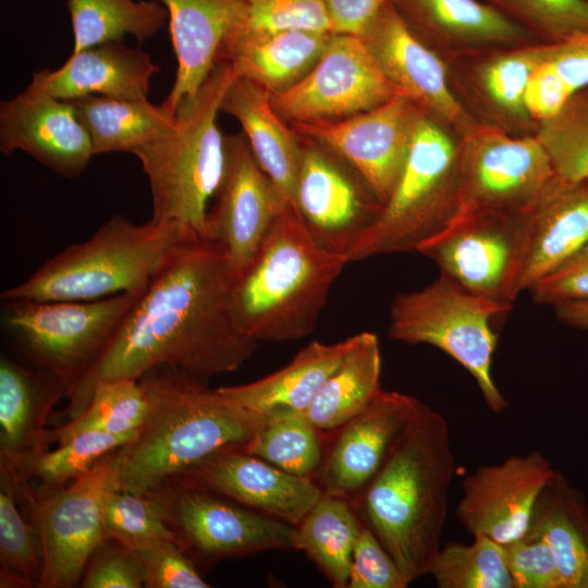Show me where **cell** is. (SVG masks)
<instances>
[{"label":"cell","mask_w":588,"mask_h":588,"mask_svg":"<svg viewBox=\"0 0 588 588\" xmlns=\"http://www.w3.org/2000/svg\"><path fill=\"white\" fill-rule=\"evenodd\" d=\"M381 368L378 336L368 331L355 334L351 348L303 413L319 430L341 428L382 391Z\"/></svg>","instance_id":"obj_34"},{"label":"cell","mask_w":588,"mask_h":588,"mask_svg":"<svg viewBox=\"0 0 588 588\" xmlns=\"http://www.w3.org/2000/svg\"><path fill=\"white\" fill-rule=\"evenodd\" d=\"M16 150L68 179L81 175L95 156L71 101L28 88L0 102V151Z\"/></svg>","instance_id":"obj_22"},{"label":"cell","mask_w":588,"mask_h":588,"mask_svg":"<svg viewBox=\"0 0 588 588\" xmlns=\"http://www.w3.org/2000/svg\"><path fill=\"white\" fill-rule=\"evenodd\" d=\"M512 307L440 274L429 285L394 297L388 333L395 341L428 344L448 354L473 376L488 407L501 413L507 401L491 375L498 343L491 321Z\"/></svg>","instance_id":"obj_8"},{"label":"cell","mask_w":588,"mask_h":588,"mask_svg":"<svg viewBox=\"0 0 588 588\" xmlns=\"http://www.w3.org/2000/svg\"><path fill=\"white\" fill-rule=\"evenodd\" d=\"M383 206L350 164L309 138L302 143L295 207L321 248L347 259Z\"/></svg>","instance_id":"obj_14"},{"label":"cell","mask_w":588,"mask_h":588,"mask_svg":"<svg viewBox=\"0 0 588 588\" xmlns=\"http://www.w3.org/2000/svg\"><path fill=\"white\" fill-rule=\"evenodd\" d=\"M225 170L208 211L207 235L224 247L238 277L290 204L259 166L243 132L225 135Z\"/></svg>","instance_id":"obj_18"},{"label":"cell","mask_w":588,"mask_h":588,"mask_svg":"<svg viewBox=\"0 0 588 588\" xmlns=\"http://www.w3.org/2000/svg\"><path fill=\"white\" fill-rule=\"evenodd\" d=\"M424 110L409 97L397 95L342 120L293 123V128L350 164L384 205L400 177Z\"/></svg>","instance_id":"obj_16"},{"label":"cell","mask_w":588,"mask_h":588,"mask_svg":"<svg viewBox=\"0 0 588 588\" xmlns=\"http://www.w3.org/2000/svg\"><path fill=\"white\" fill-rule=\"evenodd\" d=\"M503 547L515 588H563L555 555L544 540L524 537Z\"/></svg>","instance_id":"obj_47"},{"label":"cell","mask_w":588,"mask_h":588,"mask_svg":"<svg viewBox=\"0 0 588 588\" xmlns=\"http://www.w3.org/2000/svg\"><path fill=\"white\" fill-rule=\"evenodd\" d=\"M265 416L243 450L287 473L309 477L321 465L319 429L303 412L286 409Z\"/></svg>","instance_id":"obj_38"},{"label":"cell","mask_w":588,"mask_h":588,"mask_svg":"<svg viewBox=\"0 0 588 588\" xmlns=\"http://www.w3.org/2000/svg\"><path fill=\"white\" fill-rule=\"evenodd\" d=\"M154 497L184 548L222 559L269 550H298L297 527L216 498L207 490L177 485Z\"/></svg>","instance_id":"obj_15"},{"label":"cell","mask_w":588,"mask_h":588,"mask_svg":"<svg viewBox=\"0 0 588 588\" xmlns=\"http://www.w3.org/2000/svg\"><path fill=\"white\" fill-rule=\"evenodd\" d=\"M544 44L588 36V0H485Z\"/></svg>","instance_id":"obj_43"},{"label":"cell","mask_w":588,"mask_h":588,"mask_svg":"<svg viewBox=\"0 0 588 588\" xmlns=\"http://www.w3.org/2000/svg\"><path fill=\"white\" fill-rule=\"evenodd\" d=\"M555 471L539 450L479 466L462 483L455 515L473 537L507 546L528 534L537 502Z\"/></svg>","instance_id":"obj_19"},{"label":"cell","mask_w":588,"mask_h":588,"mask_svg":"<svg viewBox=\"0 0 588 588\" xmlns=\"http://www.w3.org/2000/svg\"><path fill=\"white\" fill-rule=\"evenodd\" d=\"M526 537L550 546L563 588H588V515L581 497L559 471L542 491Z\"/></svg>","instance_id":"obj_32"},{"label":"cell","mask_w":588,"mask_h":588,"mask_svg":"<svg viewBox=\"0 0 588 588\" xmlns=\"http://www.w3.org/2000/svg\"><path fill=\"white\" fill-rule=\"evenodd\" d=\"M74 36L73 51L110 41L125 35L144 42L168 22V11L157 0H65Z\"/></svg>","instance_id":"obj_35"},{"label":"cell","mask_w":588,"mask_h":588,"mask_svg":"<svg viewBox=\"0 0 588 588\" xmlns=\"http://www.w3.org/2000/svg\"><path fill=\"white\" fill-rule=\"evenodd\" d=\"M529 212L474 211L421 246L440 274L488 299L513 305L520 293Z\"/></svg>","instance_id":"obj_11"},{"label":"cell","mask_w":588,"mask_h":588,"mask_svg":"<svg viewBox=\"0 0 588 588\" xmlns=\"http://www.w3.org/2000/svg\"><path fill=\"white\" fill-rule=\"evenodd\" d=\"M121 488L119 449L103 456L69 487L25 493L38 528L42 569L38 587L69 588L81 579L97 548L106 541L105 511Z\"/></svg>","instance_id":"obj_10"},{"label":"cell","mask_w":588,"mask_h":588,"mask_svg":"<svg viewBox=\"0 0 588 588\" xmlns=\"http://www.w3.org/2000/svg\"><path fill=\"white\" fill-rule=\"evenodd\" d=\"M421 403L413 395L382 390L363 412L344 424L321 462L323 492L342 498L363 492Z\"/></svg>","instance_id":"obj_23"},{"label":"cell","mask_w":588,"mask_h":588,"mask_svg":"<svg viewBox=\"0 0 588 588\" xmlns=\"http://www.w3.org/2000/svg\"><path fill=\"white\" fill-rule=\"evenodd\" d=\"M64 383L52 372L34 371L7 356L0 358L1 465L15 475L28 471L45 452L47 417Z\"/></svg>","instance_id":"obj_27"},{"label":"cell","mask_w":588,"mask_h":588,"mask_svg":"<svg viewBox=\"0 0 588 588\" xmlns=\"http://www.w3.org/2000/svg\"><path fill=\"white\" fill-rule=\"evenodd\" d=\"M397 95L404 94L387 78L360 36L333 33L314 68L287 89L270 94V100L293 124L342 120Z\"/></svg>","instance_id":"obj_13"},{"label":"cell","mask_w":588,"mask_h":588,"mask_svg":"<svg viewBox=\"0 0 588 588\" xmlns=\"http://www.w3.org/2000/svg\"><path fill=\"white\" fill-rule=\"evenodd\" d=\"M552 49L553 44L535 42L443 60L455 96L479 125L535 135L538 123L526 111L524 94L531 73Z\"/></svg>","instance_id":"obj_17"},{"label":"cell","mask_w":588,"mask_h":588,"mask_svg":"<svg viewBox=\"0 0 588 588\" xmlns=\"http://www.w3.org/2000/svg\"><path fill=\"white\" fill-rule=\"evenodd\" d=\"M549 61L575 93L588 86V36L554 44Z\"/></svg>","instance_id":"obj_53"},{"label":"cell","mask_w":588,"mask_h":588,"mask_svg":"<svg viewBox=\"0 0 588 588\" xmlns=\"http://www.w3.org/2000/svg\"><path fill=\"white\" fill-rule=\"evenodd\" d=\"M555 177L535 135H511L481 125L460 139L461 216L527 213Z\"/></svg>","instance_id":"obj_12"},{"label":"cell","mask_w":588,"mask_h":588,"mask_svg":"<svg viewBox=\"0 0 588 588\" xmlns=\"http://www.w3.org/2000/svg\"><path fill=\"white\" fill-rule=\"evenodd\" d=\"M415 35L442 59L540 42L500 9L480 0H391Z\"/></svg>","instance_id":"obj_24"},{"label":"cell","mask_w":588,"mask_h":588,"mask_svg":"<svg viewBox=\"0 0 588 588\" xmlns=\"http://www.w3.org/2000/svg\"><path fill=\"white\" fill-rule=\"evenodd\" d=\"M347 264L346 257L321 248L287 205L236 279L233 305L240 323L257 342L309 335Z\"/></svg>","instance_id":"obj_4"},{"label":"cell","mask_w":588,"mask_h":588,"mask_svg":"<svg viewBox=\"0 0 588 588\" xmlns=\"http://www.w3.org/2000/svg\"><path fill=\"white\" fill-rule=\"evenodd\" d=\"M333 33L311 29H267L249 24L224 42L219 61H226L238 77L270 94L287 89L317 63Z\"/></svg>","instance_id":"obj_28"},{"label":"cell","mask_w":588,"mask_h":588,"mask_svg":"<svg viewBox=\"0 0 588 588\" xmlns=\"http://www.w3.org/2000/svg\"><path fill=\"white\" fill-rule=\"evenodd\" d=\"M429 575L439 588H515L504 547L482 536L441 546Z\"/></svg>","instance_id":"obj_39"},{"label":"cell","mask_w":588,"mask_h":588,"mask_svg":"<svg viewBox=\"0 0 588 588\" xmlns=\"http://www.w3.org/2000/svg\"><path fill=\"white\" fill-rule=\"evenodd\" d=\"M105 530L106 540H115L126 548L155 539L172 540L184 548L154 497L122 488L115 490L107 502Z\"/></svg>","instance_id":"obj_44"},{"label":"cell","mask_w":588,"mask_h":588,"mask_svg":"<svg viewBox=\"0 0 588 588\" xmlns=\"http://www.w3.org/2000/svg\"><path fill=\"white\" fill-rule=\"evenodd\" d=\"M102 542L91 555L82 580L84 588H139L142 569L133 552L122 543Z\"/></svg>","instance_id":"obj_49"},{"label":"cell","mask_w":588,"mask_h":588,"mask_svg":"<svg viewBox=\"0 0 588 588\" xmlns=\"http://www.w3.org/2000/svg\"><path fill=\"white\" fill-rule=\"evenodd\" d=\"M574 94L548 58L531 73L524 105L529 117L539 124L556 115Z\"/></svg>","instance_id":"obj_51"},{"label":"cell","mask_w":588,"mask_h":588,"mask_svg":"<svg viewBox=\"0 0 588 588\" xmlns=\"http://www.w3.org/2000/svg\"><path fill=\"white\" fill-rule=\"evenodd\" d=\"M172 481L229 497L293 526L324 494L309 477L287 473L243 448L217 453Z\"/></svg>","instance_id":"obj_21"},{"label":"cell","mask_w":588,"mask_h":588,"mask_svg":"<svg viewBox=\"0 0 588 588\" xmlns=\"http://www.w3.org/2000/svg\"><path fill=\"white\" fill-rule=\"evenodd\" d=\"M168 11L176 58L173 86L163 103L175 113L182 99L193 96L219 60L226 39L249 23L246 0H157Z\"/></svg>","instance_id":"obj_25"},{"label":"cell","mask_w":588,"mask_h":588,"mask_svg":"<svg viewBox=\"0 0 588 588\" xmlns=\"http://www.w3.org/2000/svg\"><path fill=\"white\" fill-rule=\"evenodd\" d=\"M249 25L267 29L331 32L321 0H246Z\"/></svg>","instance_id":"obj_48"},{"label":"cell","mask_w":588,"mask_h":588,"mask_svg":"<svg viewBox=\"0 0 588 588\" xmlns=\"http://www.w3.org/2000/svg\"><path fill=\"white\" fill-rule=\"evenodd\" d=\"M334 34L362 36L390 0H321Z\"/></svg>","instance_id":"obj_52"},{"label":"cell","mask_w":588,"mask_h":588,"mask_svg":"<svg viewBox=\"0 0 588 588\" xmlns=\"http://www.w3.org/2000/svg\"><path fill=\"white\" fill-rule=\"evenodd\" d=\"M535 136L555 175L567 182L588 179V86L577 90L553 118L538 124Z\"/></svg>","instance_id":"obj_40"},{"label":"cell","mask_w":588,"mask_h":588,"mask_svg":"<svg viewBox=\"0 0 588 588\" xmlns=\"http://www.w3.org/2000/svg\"><path fill=\"white\" fill-rule=\"evenodd\" d=\"M139 430L110 433L89 430L74 434L56 450L42 452L28 471L36 475L48 489L63 487L93 468L103 456L133 441Z\"/></svg>","instance_id":"obj_42"},{"label":"cell","mask_w":588,"mask_h":588,"mask_svg":"<svg viewBox=\"0 0 588 588\" xmlns=\"http://www.w3.org/2000/svg\"><path fill=\"white\" fill-rule=\"evenodd\" d=\"M455 458L446 419L421 403L365 488L366 526L409 585L429 575L441 548Z\"/></svg>","instance_id":"obj_2"},{"label":"cell","mask_w":588,"mask_h":588,"mask_svg":"<svg viewBox=\"0 0 588 588\" xmlns=\"http://www.w3.org/2000/svg\"><path fill=\"white\" fill-rule=\"evenodd\" d=\"M360 37L387 78L456 136L481 126L455 96L445 61L415 35L391 0Z\"/></svg>","instance_id":"obj_20"},{"label":"cell","mask_w":588,"mask_h":588,"mask_svg":"<svg viewBox=\"0 0 588 588\" xmlns=\"http://www.w3.org/2000/svg\"><path fill=\"white\" fill-rule=\"evenodd\" d=\"M297 527L298 550L327 576L346 588L352 553L363 526L345 498L324 493Z\"/></svg>","instance_id":"obj_36"},{"label":"cell","mask_w":588,"mask_h":588,"mask_svg":"<svg viewBox=\"0 0 588 588\" xmlns=\"http://www.w3.org/2000/svg\"><path fill=\"white\" fill-rule=\"evenodd\" d=\"M142 294L94 301H2V322L70 391L99 357ZM65 392V394H66Z\"/></svg>","instance_id":"obj_9"},{"label":"cell","mask_w":588,"mask_h":588,"mask_svg":"<svg viewBox=\"0 0 588 588\" xmlns=\"http://www.w3.org/2000/svg\"><path fill=\"white\" fill-rule=\"evenodd\" d=\"M408 584L377 536L363 526L355 543L346 588H405Z\"/></svg>","instance_id":"obj_46"},{"label":"cell","mask_w":588,"mask_h":588,"mask_svg":"<svg viewBox=\"0 0 588 588\" xmlns=\"http://www.w3.org/2000/svg\"><path fill=\"white\" fill-rule=\"evenodd\" d=\"M87 130L95 155L130 152L164 136L176 124V115L163 102L85 96L69 100Z\"/></svg>","instance_id":"obj_33"},{"label":"cell","mask_w":588,"mask_h":588,"mask_svg":"<svg viewBox=\"0 0 588 588\" xmlns=\"http://www.w3.org/2000/svg\"><path fill=\"white\" fill-rule=\"evenodd\" d=\"M528 291L540 305L588 301V243Z\"/></svg>","instance_id":"obj_50"},{"label":"cell","mask_w":588,"mask_h":588,"mask_svg":"<svg viewBox=\"0 0 588 588\" xmlns=\"http://www.w3.org/2000/svg\"><path fill=\"white\" fill-rule=\"evenodd\" d=\"M235 77L230 63L219 61L198 90L176 107L174 128L133 152L148 177L150 220L207 234L209 203L226 162L225 135L217 115Z\"/></svg>","instance_id":"obj_5"},{"label":"cell","mask_w":588,"mask_h":588,"mask_svg":"<svg viewBox=\"0 0 588 588\" xmlns=\"http://www.w3.org/2000/svg\"><path fill=\"white\" fill-rule=\"evenodd\" d=\"M354 335L335 343L313 341L282 368L258 380L220 387L226 399L255 413L304 412L351 348Z\"/></svg>","instance_id":"obj_31"},{"label":"cell","mask_w":588,"mask_h":588,"mask_svg":"<svg viewBox=\"0 0 588 588\" xmlns=\"http://www.w3.org/2000/svg\"><path fill=\"white\" fill-rule=\"evenodd\" d=\"M148 413L138 436L119 449L121 488L150 495L230 449L244 448L266 416L168 366L139 378Z\"/></svg>","instance_id":"obj_3"},{"label":"cell","mask_w":588,"mask_h":588,"mask_svg":"<svg viewBox=\"0 0 588 588\" xmlns=\"http://www.w3.org/2000/svg\"><path fill=\"white\" fill-rule=\"evenodd\" d=\"M236 279L220 243L207 234L183 237L96 362L66 392L64 414L70 419L78 415L99 382L139 380L156 367L168 366L206 383L237 370L258 342L236 317Z\"/></svg>","instance_id":"obj_1"},{"label":"cell","mask_w":588,"mask_h":588,"mask_svg":"<svg viewBox=\"0 0 588 588\" xmlns=\"http://www.w3.org/2000/svg\"><path fill=\"white\" fill-rule=\"evenodd\" d=\"M588 243V179L558 176L529 211V238L520 292L556 269Z\"/></svg>","instance_id":"obj_29"},{"label":"cell","mask_w":588,"mask_h":588,"mask_svg":"<svg viewBox=\"0 0 588 588\" xmlns=\"http://www.w3.org/2000/svg\"><path fill=\"white\" fill-rule=\"evenodd\" d=\"M558 319L568 326L588 329V301L554 306Z\"/></svg>","instance_id":"obj_54"},{"label":"cell","mask_w":588,"mask_h":588,"mask_svg":"<svg viewBox=\"0 0 588 588\" xmlns=\"http://www.w3.org/2000/svg\"><path fill=\"white\" fill-rule=\"evenodd\" d=\"M220 112L240 122L259 166L296 210L302 140L274 110L270 93L249 79L236 76L222 97Z\"/></svg>","instance_id":"obj_30"},{"label":"cell","mask_w":588,"mask_h":588,"mask_svg":"<svg viewBox=\"0 0 588 588\" xmlns=\"http://www.w3.org/2000/svg\"><path fill=\"white\" fill-rule=\"evenodd\" d=\"M152 220L136 224L114 215L82 243L42 264L25 281L1 292V301H94L143 294L187 234ZM198 234V233H197Z\"/></svg>","instance_id":"obj_6"},{"label":"cell","mask_w":588,"mask_h":588,"mask_svg":"<svg viewBox=\"0 0 588 588\" xmlns=\"http://www.w3.org/2000/svg\"><path fill=\"white\" fill-rule=\"evenodd\" d=\"M1 587L37 586L42 569L39 531L22 517L8 477L1 473L0 490Z\"/></svg>","instance_id":"obj_41"},{"label":"cell","mask_w":588,"mask_h":588,"mask_svg":"<svg viewBox=\"0 0 588 588\" xmlns=\"http://www.w3.org/2000/svg\"><path fill=\"white\" fill-rule=\"evenodd\" d=\"M453 133L440 119L422 111L394 189L377 221L347 255L348 262L418 252L457 221L462 210L461 138Z\"/></svg>","instance_id":"obj_7"},{"label":"cell","mask_w":588,"mask_h":588,"mask_svg":"<svg viewBox=\"0 0 588 588\" xmlns=\"http://www.w3.org/2000/svg\"><path fill=\"white\" fill-rule=\"evenodd\" d=\"M137 559L148 588H208L184 548L172 540L155 539L128 548Z\"/></svg>","instance_id":"obj_45"},{"label":"cell","mask_w":588,"mask_h":588,"mask_svg":"<svg viewBox=\"0 0 588 588\" xmlns=\"http://www.w3.org/2000/svg\"><path fill=\"white\" fill-rule=\"evenodd\" d=\"M148 413V397L134 379L102 381L95 385L86 407L62 426L47 430L46 445H58L83 431L126 433L142 428Z\"/></svg>","instance_id":"obj_37"},{"label":"cell","mask_w":588,"mask_h":588,"mask_svg":"<svg viewBox=\"0 0 588 588\" xmlns=\"http://www.w3.org/2000/svg\"><path fill=\"white\" fill-rule=\"evenodd\" d=\"M159 71L147 52L110 41L71 53L57 70L34 73L27 88L68 101L90 95L140 100Z\"/></svg>","instance_id":"obj_26"}]
</instances>
